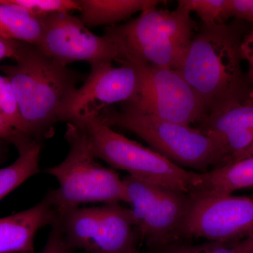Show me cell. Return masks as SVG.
Masks as SVG:
<instances>
[{
    "mask_svg": "<svg viewBox=\"0 0 253 253\" xmlns=\"http://www.w3.org/2000/svg\"><path fill=\"white\" fill-rule=\"evenodd\" d=\"M16 63L0 66L18 101L23 132L42 143L63 122L68 101L82 76L44 54L38 46L14 40Z\"/></svg>",
    "mask_w": 253,
    "mask_h": 253,
    "instance_id": "cell-1",
    "label": "cell"
},
{
    "mask_svg": "<svg viewBox=\"0 0 253 253\" xmlns=\"http://www.w3.org/2000/svg\"><path fill=\"white\" fill-rule=\"evenodd\" d=\"M0 37H2V38H6V37H5L4 33H3L2 31H1V28H0Z\"/></svg>",
    "mask_w": 253,
    "mask_h": 253,
    "instance_id": "cell-31",
    "label": "cell"
},
{
    "mask_svg": "<svg viewBox=\"0 0 253 253\" xmlns=\"http://www.w3.org/2000/svg\"><path fill=\"white\" fill-rule=\"evenodd\" d=\"M42 18L44 31L36 46L63 66L76 61L94 66L121 61L116 44L107 36H97L89 31L79 18L69 13H54Z\"/></svg>",
    "mask_w": 253,
    "mask_h": 253,
    "instance_id": "cell-12",
    "label": "cell"
},
{
    "mask_svg": "<svg viewBox=\"0 0 253 253\" xmlns=\"http://www.w3.org/2000/svg\"><path fill=\"white\" fill-rule=\"evenodd\" d=\"M241 36L236 25L203 26L178 70L199 96L207 116L252 96L251 81L241 66Z\"/></svg>",
    "mask_w": 253,
    "mask_h": 253,
    "instance_id": "cell-2",
    "label": "cell"
},
{
    "mask_svg": "<svg viewBox=\"0 0 253 253\" xmlns=\"http://www.w3.org/2000/svg\"><path fill=\"white\" fill-rule=\"evenodd\" d=\"M79 19L86 28L114 26L138 12L157 8L158 0H78Z\"/></svg>",
    "mask_w": 253,
    "mask_h": 253,
    "instance_id": "cell-15",
    "label": "cell"
},
{
    "mask_svg": "<svg viewBox=\"0 0 253 253\" xmlns=\"http://www.w3.org/2000/svg\"><path fill=\"white\" fill-rule=\"evenodd\" d=\"M198 126L217 141L224 154V166L234 162L253 142V94L246 101L210 113Z\"/></svg>",
    "mask_w": 253,
    "mask_h": 253,
    "instance_id": "cell-13",
    "label": "cell"
},
{
    "mask_svg": "<svg viewBox=\"0 0 253 253\" xmlns=\"http://www.w3.org/2000/svg\"><path fill=\"white\" fill-rule=\"evenodd\" d=\"M123 180L139 235L158 249L180 241L191 206V194L130 175Z\"/></svg>",
    "mask_w": 253,
    "mask_h": 253,
    "instance_id": "cell-8",
    "label": "cell"
},
{
    "mask_svg": "<svg viewBox=\"0 0 253 253\" xmlns=\"http://www.w3.org/2000/svg\"><path fill=\"white\" fill-rule=\"evenodd\" d=\"M0 139L14 145L19 154L37 142L10 126L1 117H0Z\"/></svg>",
    "mask_w": 253,
    "mask_h": 253,
    "instance_id": "cell-23",
    "label": "cell"
},
{
    "mask_svg": "<svg viewBox=\"0 0 253 253\" xmlns=\"http://www.w3.org/2000/svg\"><path fill=\"white\" fill-rule=\"evenodd\" d=\"M253 156V144H251V146H250L246 150V151H244L242 154H240L239 156H238V157L236 158L235 160H234V162H235V161H240V160L241 159H244V158L250 157V156Z\"/></svg>",
    "mask_w": 253,
    "mask_h": 253,
    "instance_id": "cell-29",
    "label": "cell"
},
{
    "mask_svg": "<svg viewBox=\"0 0 253 253\" xmlns=\"http://www.w3.org/2000/svg\"><path fill=\"white\" fill-rule=\"evenodd\" d=\"M181 238L226 244L253 232V199L193 191Z\"/></svg>",
    "mask_w": 253,
    "mask_h": 253,
    "instance_id": "cell-10",
    "label": "cell"
},
{
    "mask_svg": "<svg viewBox=\"0 0 253 253\" xmlns=\"http://www.w3.org/2000/svg\"></svg>",
    "mask_w": 253,
    "mask_h": 253,
    "instance_id": "cell-33",
    "label": "cell"
},
{
    "mask_svg": "<svg viewBox=\"0 0 253 253\" xmlns=\"http://www.w3.org/2000/svg\"><path fill=\"white\" fill-rule=\"evenodd\" d=\"M227 0H179L178 6L191 14H196L206 27L224 24L229 19L226 9Z\"/></svg>",
    "mask_w": 253,
    "mask_h": 253,
    "instance_id": "cell-19",
    "label": "cell"
},
{
    "mask_svg": "<svg viewBox=\"0 0 253 253\" xmlns=\"http://www.w3.org/2000/svg\"><path fill=\"white\" fill-rule=\"evenodd\" d=\"M65 138L67 156L45 170L59 182V188L49 193L59 215L89 203H128L123 179L96 161L84 129L67 123Z\"/></svg>",
    "mask_w": 253,
    "mask_h": 253,
    "instance_id": "cell-4",
    "label": "cell"
},
{
    "mask_svg": "<svg viewBox=\"0 0 253 253\" xmlns=\"http://www.w3.org/2000/svg\"><path fill=\"white\" fill-rule=\"evenodd\" d=\"M194 28L190 13L183 8H155L123 24L108 26L104 35L118 46L121 61L178 71L194 36Z\"/></svg>",
    "mask_w": 253,
    "mask_h": 253,
    "instance_id": "cell-3",
    "label": "cell"
},
{
    "mask_svg": "<svg viewBox=\"0 0 253 253\" xmlns=\"http://www.w3.org/2000/svg\"><path fill=\"white\" fill-rule=\"evenodd\" d=\"M42 16L9 0H0V28L6 39L38 46L44 31Z\"/></svg>",
    "mask_w": 253,
    "mask_h": 253,
    "instance_id": "cell-17",
    "label": "cell"
},
{
    "mask_svg": "<svg viewBox=\"0 0 253 253\" xmlns=\"http://www.w3.org/2000/svg\"><path fill=\"white\" fill-rule=\"evenodd\" d=\"M241 53L243 60L248 63V77L253 83V26L251 31L244 37L241 44Z\"/></svg>",
    "mask_w": 253,
    "mask_h": 253,
    "instance_id": "cell-26",
    "label": "cell"
},
{
    "mask_svg": "<svg viewBox=\"0 0 253 253\" xmlns=\"http://www.w3.org/2000/svg\"><path fill=\"white\" fill-rule=\"evenodd\" d=\"M143 65L142 90L132 109L166 121L191 126L207 116L196 91L176 70Z\"/></svg>",
    "mask_w": 253,
    "mask_h": 253,
    "instance_id": "cell-11",
    "label": "cell"
},
{
    "mask_svg": "<svg viewBox=\"0 0 253 253\" xmlns=\"http://www.w3.org/2000/svg\"><path fill=\"white\" fill-rule=\"evenodd\" d=\"M129 253H139L138 252L137 249L134 250V251H133L132 252Z\"/></svg>",
    "mask_w": 253,
    "mask_h": 253,
    "instance_id": "cell-32",
    "label": "cell"
},
{
    "mask_svg": "<svg viewBox=\"0 0 253 253\" xmlns=\"http://www.w3.org/2000/svg\"><path fill=\"white\" fill-rule=\"evenodd\" d=\"M73 250L63 236L57 220L51 226L45 246L39 253H73Z\"/></svg>",
    "mask_w": 253,
    "mask_h": 253,
    "instance_id": "cell-24",
    "label": "cell"
},
{
    "mask_svg": "<svg viewBox=\"0 0 253 253\" xmlns=\"http://www.w3.org/2000/svg\"><path fill=\"white\" fill-rule=\"evenodd\" d=\"M91 66L84 84L77 88L68 101L63 122L77 125L91 115L117 103L134 102L142 90L143 65L121 61Z\"/></svg>",
    "mask_w": 253,
    "mask_h": 253,
    "instance_id": "cell-9",
    "label": "cell"
},
{
    "mask_svg": "<svg viewBox=\"0 0 253 253\" xmlns=\"http://www.w3.org/2000/svg\"><path fill=\"white\" fill-rule=\"evenodd\" d=\"M200 182L194 191L232 194L253 187V156L199 173Z\"/></svg>",
    "mask_w": 253,
    "mask_h": 253,
    "instance_id": "cell-16",
    "label": "cell"
},
{
    "mask_svg": "<svg viewBox=\"0 0 253 253\" xmlns=\"http://www.w3.org/2000/svg\"><path fill=\"white\" fill-rule=\"evenodd\" d=\"M10 2L23 6L38 16L79 11L78 0H9Z\"/></svg>",
    "mask_w": 253,
    "mask_h": 253,
    "instance_id": "cell-21",
    "label": "cell"
},
{
    "mask_svg": "<svg viewBox=\"0 0 253 253\" xmlns=\"http://www.w3.org/2000/svg\"><path fill=\"white\" fill-rule=\"evenodd\" d=\"M14 54V40L0 37V61L6 58L12 59Z\"/></svg>",
    "mask_w": 253,
    "mask_h": 253,
    "instance_id": "cell-27",
    "label": "cell"
},
{
    "mask_svg": "<svg viewBox=\"0 0 253 253\" xmlns=\"http://www.w3.org/2000/svg\"><path fill=\"white\" fill-rule=\"evenodd\" d=\"M42 143H35L19 154L12 164L0 169V201L32 176L40 172Z\"/></svg>",
    "mask_w": 253,
    "mask_h": 253,
    "instance_id": "cell-18",
    "label": "cell"
},
{
    "mask_svg": "<svg viewBox=\"0 0 253 253\" xmlns=\"http://www.w3.org/2000/svg\"><path fill=\"white\" fill-rule=\"evenodd\" d=\"M91 115L76 126L85 131L93 154L111 167L129 175L181 192L194 191L199 185V173L186 170L156 151L118 134Z\"/></svg>",
    "mask_w": 253,
    "mask_h": 253,
    "instance_id": "cell-6",
    "label": "cell"
},
{
    "mask_svg": "<svg viewBox=\"0 0 253 253\" xmlns=\"http://www.w3.org/2000/svg\"><path fill=\"white\" fill-rule=\"evenodd\" d=\"M159 249L161 253H244L236 244L226 246L225 244L212 241L193 245L176 241Z\"/></svg>",
    "mask_w": 253,
    "mask_h": 253,
    "instance_id": "cell-22",
    "label": "cell"
},
{
    "mask_svg": "<svg viewBox=\"0 0 253 253\" xmlns=\"http://www.w3.org/2000/svg\"><path fill=\"white\" fill-rule=\"evenodd\" d=\"M59 214L49 193L35 206L0 218V253H34L37 232L58 220Z\"/></svg>",
    "mask_w": 253,
    "mask_h": 253,
    "instance_id": "cell-14",
    "label": "cell"
},
{
    "mask_svg": "<svg viewBox=\"0 0 253 253\" xmlns=\"http://www.w3.org/2000/svg\"><path fill=\"white\" fill-rule=\"evenodd\" d=\"M68 244L89 253H129L139 235L130 208L119 203L77 208L59 215Z\"/></svg>",
    "mask_w": 253,
    "mask_h": 253,
    "instance_id": "cell-7",
    "label": "cell"
},
{
    "mask_svg": "<svg viewBox=\"0 0 253 253\" xmlns=\"http://www.w3.org/2000/svg\"><path fill=\"white\" fill-rule=\"evenodd\" d=\"M0 117L22 134L23 126L21 113L14 90L6 76L0 75ZM26 135V134H25Z\"/></svg>",
    "mask_w": 253,
    "mask_h": 253,
    "instance_id": "cell-20",
    "label": "cell"
},
{
    "mask_svg": "<svg viewBox=\"0 0 253 253\" xmlns=\"http://www.w3.org/2000/svg\"><path fill=\"white\" fill-rule=\"evenodd\" d=\"M98 116L106 126L139 136L154 151L184 169L204 173L210 166L224 165V154L217 141L198 128L161 119L126 104L120 111L110 106Z\"/></svg>",
    "mask_w": 253,
    "mask_h": 253,
    "instance_id": "cell-5",
    "label": "cell"
},
{
    "mask_svg": "<svg viewBox=\"0 0 253 253\" xmlns=\"http://www.w3.org/2000/svg\"><path fill=\"white\" fill-rule=\"evenodd\" d=\"M3 161H4V156L3 154H0V165L3 163Z\"/></svg>",
    "mask_w": 253,
    "mask_h": 253,
    "instance_id": "cell-30",
    "label": "cell"
},
{
    "mask_svg": "<svg viewBox=\"0 0 253 253\" xmlns=\"http://www.w3.org/2000/svg\"><path fill=\"white\" fill-rule=\"evenodd\" d=\"M228 16L252 23L253 26V0H227Z\"/></svg>",
    "mask_w": 253,
    "mask_h": 253,
    "instance_id": "cell-25",
    "label": "cell"
},
{
    "mask_svg": "<svg viewBox=\"0 0 253 253\" xmlns=\"http://www.w3.org/2000/svg\"><path fill=\"white\" fill-rule=\"evenodd\" d=\"M236 244L244 253H253V232Z\"/></svg>",
    "mask_w": 253,
    "mask_h": 253,
    "instance_id": "cell-28",
    "label": "cell"
}]
</instances>
